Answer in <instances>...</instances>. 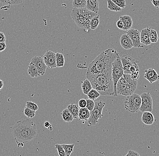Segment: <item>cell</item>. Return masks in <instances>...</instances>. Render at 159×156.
I'll list each match as a JSON object with an SVG mask.
<instances>
[{
  "instance_id": "cell-33",
  "label": "cell",
  "mask_w": 159,
  "mask_h": 156,
  "mask_svg": "<svg viewBox=\"0 0 159 156\" xmlns=\"http://www.w3.org/2000/svg\"><path fill=\"white\" fill-rule=\"evenodd\" d=\"M24 114L28 118H33L35 116L36 112L33 110L30 109L25 107L24 111Z\"/></svg>"
},
{
  "instance_id": "cell-29",
  "label": "cell",
  "mask_w": 159,
  "mask_h": 156,
  "mask_svg": "<svg viewBox=\"0 0 159 156\" xmlns=\"http://www.w3.org/2000/svg\"><path fill=\"white\" fill-rule=\"evenodd\" d=\"M149 37L151 43H156L158 41L159 38L157 32L156 30L153 29H151Z\"/></svg>"
},
{
  "instance_id": "cell-23",
  "label": "cell",
  "mask_w": 159,
  "mask_h": 156,
  "mask_svg": "<svg viewBox=\"0 0 159 156\" xmlns=\"http://www.w3.org/2000/svg\"><path fill=\"white\" fill-rule=\"evenodd\" d=\"M61 115L64 121L68 123L71 122L74 119L68 108L63 110V112L61 113Z\"/></svg>"
},
{
  "instance_id": "cell-40",
  "label": "cell",
  "mask_w": 159,
  "mask_h": 156,
  "mask_svg": "<svg viewBox=\"0 0 159 156\" xmlns=\"http://www.w3.org/2000/svg\"><path fill=\"white\" fill-rule=\"evenodd\" d=\"M125 156H141L138 152L134 150H128V153Z\"/></svg>"
},
{
  "instance_id": "cell-18",
  "label": "cell",
  "mask_w": 159,
  "mask_h": 156,
  "mask_svg": "<svg viewBox=\"0 0 159 156\" xmlns=\"http://www.w3.org/2000/svg\"><path fill=\"white\" fill-rule=\"evenodd\" d=\"M142 120L145 125H150L154 123L155 121V118L151 112H145L142 114Z\"/></svg>"
},
{
  "instance_id": "cell-21",
  "label": "cell",
  "mask_w": 159,
  "mask_h": 156,
  "mask_svg": "<svg viewBox=\"0 0 159 156\" xmlns=\"http://www.w3.org/2000/svg\"><path fill=\"white\" fill-rule=\"evenodd\" d=\"M27 71L29 76L32 78H35L40 76L38 69L35 67V65L32 63H30L28 66Z\"/></svg>"
},
{
  "instance_id": "cell-1",
  "label": "cell",
  "mask_w": 159,
  "mask_h": 156,
  "mask_svg": "<svg viewBox=\"0 0 159 156\" xmlns=\"http://www.w3.org/2000/svg\"><path fill=\"white\" fill-rule=\"evenodd\" d=\"M12 134L18 144L23 146L36 138L38 136V130L36 124L29 118L18 120L12 127Z\"/></svg>"
},
{
  "instance_id": "cell-5",
  "label": "cell",
  "mask_w": 159,
  "mask_h": 156,
  "mask_svg": "<svg viewBox=\"0 0 159 156\" xmlns=\"http://www.w3.org/2000/svg\"><path fill=\"white\" fill-rule=\"evenodd\" d=\"M137 86L138 81L133 80L131 74H124L117 84V93L118 94L128 96L134 94Z\"/></svg>"
},
{
  "instance_id": "cell-8",
  "label": "cell",
  "mask_w": 159,
  "mask_h": 156,
  "mask_svg": "<svg viewBox=\"0 0 159 156\" xmlns=\"http://www.w3.org/2000/svg\"><path fill=\"white\" fill-rule=\"evenodd\" d=\"M106 103L102 100L96 101L95 106L92 111L90 112V116L88 120V126H95L99 119L103 116L102 112Z\"/></svg>"
},
{
  "instance_id": "cell-19",
  "label": "cell",
  "mask_w": 159,
  "mask_h": 156,
  "mask_svg": "<svg viewBox=\"0 0 159 156\" xmlns=\"http://www.w3.org/2000/svg\"><path fill=\"white\" fill-rule=\"evenodd\" d=\"M119 19H120L123 22L124 24V28L123 30L124 31H128L131 29L133 25V21L131 16L124 15L123 16H121Z\"/></svg>"
},
{
  "instance_id": "cell-47",
  "label": "cell",
  "mask_w": 159,
  "mask_h": 156,
  "mask_svg": "<svg viewBox=\"0 0 159 156\" xmlns=\"http://www.w3.org/2000/svg\"></svg>"
},
{
  "instance_id": "cell-16",
  "label": "cell",
  "mask_w": 159,
  "mask_h": 156,
  "mask_svg": "<svg viewBox=\"0 0 159 156\" xmlns=\"http://www.w3.org/2000/svg\"><path fill=\"white\" fill-rule=\"evenodd\" d=\"M121 45L125 49H131L134 47L133 42L127 33L122 35L120 39Z\"/></svg>"
},
{
  "instance_id": "cell-32",
  "label": "cell",
  "mask_w": 159,
  "mask_h": 156,
  "mask_svg": "<svg viewBox=\"0 0 159 156\" xmlns=\"http://www.w3.org/2000/svg\"><path fill=\"white\" fill-rule=\"evenodd\" d=\"M88 98L91 100H95L96 99L99 97L100 96L99 93L95 90V89H92L87 94Z\"/></svg>"
},
{
  "instance_id": "cell-9",
  "label": "cell",
  "mask_w": 159,
  "mask_h": 156,
  "mask_svg": "<svg viewBox=\"0 0 159 156\" xmlns=\"http://www.w3.org/2000/svg\"><path fill=\"white\" fill-rule=\"evenodd\" d=\"M142 104L139 111L142 113L145 112H151L153 110V101L149 93H143L141 95Z\"/></svg>"
},
{
  "instance_id": "cell-30",
  "label": "cell",
  "mask_w": 159,
  "mask_h": 156,
  "mask_svg": "<svg viewBox=\"0 0 159 156\" xmlns=\"http://www.w3.org/2000/svg\"><path fill=\"white\" fill-rule=\"evenodd\" d=\"M24 0H0V2L8 5H16L22 3Z\"/></svg>"
},
{
  "instance_id": "cell-41",
  "label": "cell",
  "mask_w": 159,
  "mask_h": 156,
  "mask_svg": "<svg viewBox=\"0 0 159 156\" xmlns=\"http://www.w3.org/2000/svg\"><path fill=\"white\" fill-rule=\"evenodd\" d=\"M117 27L118 28L120 29H122L123 30V28H124V24H123V22L122 21L119 19L116 23Z\"/></svg>"
},
{
  "instance_id": "cell-11",
  "label": "cell",
  "mask_w": 159,
  "mask_h": 156,
  "mask_svg": "<svg viewBox=\"0 0 159 156\" xmlns=\"http://www.w3.org/2000/svg\"><path fill=\"white\" fill-rule=\"evenodd\" d=\"M127 34L132 40L134 48H143L140 39V32L137 29H131L127 32Z\"/></svg>"
},
{
  "instance_id": "cell-31",
  "label": "cell",
  "mask_w": 159,
  "mask_h": 156,
  "mask_svg": "<svg viewBox=\"0 0 159 156\" xmlns=\"http://www.w3.org/2000/svg\"><path fill=\"white\" fill-rule=\"evenodd\" d=\"M62 145L64 148V150H65V153H66L67 156H70L72 153L73 151L75 144H63Z\"/></svg>"
},
{
  "instance_id": "cell-43",
  "label": "cell",
  "mask_w": 159,
  "mask_h": 156,
  "mask_svg": "<svg viewBox=\"0 0 159 156\" xmlns=\"http://www.w3.org/2000/svg\"><path fill=\"white\" fill-rule=\"evenodd\" d=\"M151 2L155 8H159V0H151Z\"/></svg>"
},
{
  "instance_id": "cell-27",
  "label": "cell",
  "mask_w": 159,
  "mask_h": 156,
  "mask_svg": "<svg viewBox=\"0 0 159 156\" xmlns=\"http://www.w3.org/2000/svg\"><path fill=\"white\" fill-rule=\"evenodd\" d=\"M100 23V20H99V15H98L97 16L94 17L91 20V23H90V29L95 30L96 29L99 25Z\"/></svg>"
},
{
  "instance_id": "cell-35",
  "label": "cell",
  "mask_w": 159,
  "mask_h": 156,
  "mask_svg": "<svg viewBox=\"0 0 159 156\" xmlns=\"http://www.w3.org/2000/svg\"><path fill=\"white\" fill-rule=\"evenodd\" d=\"M55 148L57 150L59 156H67V155L65 153V150H64L62 144H56L55 145Z\"/></svg>"
},
{
  "instance_id": "cell-26",
  "label": "cell",
  "mask_w": 159,
  "mask_h": 156,
  "mask_svg": "<svg viewBox=\"0 0 159 156\" xmlns=\"http://www.w3.org/2000/svg\"><path fill=\"white\" fill-rule=\"evenodd\" d=\"M72 4L74 8H86L87 0H73Z\"/></svg>"
},
{
  "instance_id": "cell-14",
  "label": "cell",
  "mask_w": 159,
  "mask_h": 156,
  "mask_svg": "<svg viewBox=\"0 0 159 156\" xmlns=\"http://www.w3.org/2000/svg\"><path fill=\"white\" fill-rule=\"evenodd\" d=\"M144 77L151 84L157 82L159 79V74L153 68H149L145 70Z\"/></svg>"
},
{
  "instance_id": "cell-38",
  "label": "cell",
  "mask_w": 159,
  "mask_h": 156,
  "mask_svg": "<svg viewBox=\"0 0 159 156\" xmlns=\"http://www.w3.org/2000/svg\"><path fill=\"white\" fill-rule=\"evenodd\" d=\"M131 78L134 80L138 81L139 78V70L136 71L131 74Z\"/></svg>"
},
{
  "instance_id": "cell-3",
  "label": "cell",
  "mask_w": 159,
  "mask_h": 156,
  "mask_svg": "<svg viewBox=\"0 0 159 156\" xmlns=\"http://www.w3.org/2000/svg\"><path fill=\"white\" fill-rule=\"evenodd\" d=\"M86 76L91 82L93 89L96 90L100 95L114 96V86L112 72L93 74L87 71Z\"/></svg>"
},
{
  "instance_id": "cell-36",
  "label": "cell",
  "mask_w": 159,
  "mask_h": 156,
  "mask_svg": "<svg viewBox=\"0 0 159 156\" xmlns=\"http://www.w3.org/2000/svg\"><path fill=\"white\" fill-rule=\"evenodd\" d=\"M87 106L86 108L88 109L90 112L92 111L94 108L95 106V102L93 100H91V99H87Z\"/></svg>"
},
{
  "instance_id": "cell-22",
  "label": "cell",
  "mask_w": 159,
  "mask_h": 156,
  "mask_svg": "<svg viewBox=\"0 0 159 156\" xmlns=\"http://www.w3.org/2000/svg\"><path fill=\"white\" fill-rule=\"evenodd\" d=\"M81 89L83 93L87 95L89 92L93 89L91 82L87 78L81 81Z\"/></svg>"
},
{
  "instance_id": "cell-13",
  "label": "cell",
  "mask_w": 159,
  "mask_h": 156,
  "mask_svg": "<svg viewBox=\"0 0 159 156\" xmlns=\"http://www.w3.org/2000/svg\"><path fill=\"white\" fill-rule=\"evenodd\" d=\"M30 63L34 64L37 68L40 76L45 75L47 67L42 57L38 55L34 56L31 59Z\"/></svg>"
},
{
  "instance_id": "cell-15",
  "label": "cell",
  "mask_w": 159,
  "mask_h": 156,
  "mask_svg": "<svg viewBox=\"0 0 159 156\" xmlns=\"http://www.w3.org/2000/svg\"><path fill=\"white\" fill-rule=\"evenodd\" d=\"M151 29V27H147L142 29L140 32L141 42L145 45L148 46L151 44L149 37Z\"/></svg>"
},
{
  "instance_id": "cell-34",
  "label": "cell",
  "mask_w": 159,
  "mask_h": 156,
  "mask_svg": "<svg viewBox=\"0 0 159 156\" xmlns=\"http://www.w3.org/2000/svg\"><path fill=\"white\" fill-rule=\"evenodd\" d=\"M26 107L30 109L35 111V112L39 109V107H38V105L34 102L31 101H27L26 103Z\"/></svg>"
},
{
  "instance_id": "cell-7",
  "label": "cell",
  "mask_w": 159,
  "mask_h": 156,
  "mask_svg": "<svg viewBox=\"0 0 159 156\" xmlns=\"http://www.w3.org/2000/svg\"><path fill=\"white\" fill-rule=\"evenodd\" d=\"M141 104V96L136 93L127 96L124 102L125 110L133 113L138 112L139 111Z\"/></svg>"
},
{
  "instance_id": "cell-42",
  "label": "cell",
  "mask_w": 159,
  "mask_h": 156,
  "mask_svg": "<svg viewBox=\"0 0 159 156\" xmlns=\"http://www.w3.org/2000/svg\"><path fill=\"white\" fill-rule=\"evenodd\" d=\"M6 41V37L3 32H0V43H5Z\"/></svg>"
},
{
  "instance_id": "cell-46",
  "label": "cell",
  "mask_w": 159,
  "mask_h": 156,
  "mask_svg": "<svg viewBox=\"0 0 159 156\" xmlns=\"http://www.w3.org/2000/svg\"><path fill=\"white\" fill-rule=\"evenodd\" d=\"M4 86V82L2 80L0 79V90L2 89Z\"/></svg>"
},
{
  "instance_id": "cell-6",
  "label": "cell",
  "mask_w": 159,
  "mask_h": 156,
  "mask_svg": "<svg viewBox=\"0 0 159 156\" xmlns=\"http://www.w3.org/2000/svg\"><path fill=\"white\" fill-rule=\"evenodd\" d=\"M124 74L121 57L119 56L112 63V77L114 83V96H117L118 95L116 91L117 84Z\"/></svg>"
},
{
  "instance_id": "cell-28",
  "label": "cell",
  "mask_w": 159,
  "mask_h": 156,
  "mask_svg": "<svg viewBox=\"0 0 159 156\" xmlns=\"http://www.w3.org/2000/svg\"><path fill=\"white\" fill-rule=\"evenodd\" d=\"M107 2L108 4V8L111 11L116 12L121 11L122 9L118 7L112 0H107Z\"/></svg>"
},
{
  "instance_id": "cell-12",
  "label": "cell",
  "mask_w": 159,
  "mask_h": 156,
  "mask_svg": "<svg viewBox=\"0 0 159 156\" xmlns=\"http://www.w3.org/2000/svg\"><path fill=\"white\" fill-rule=\"evenodd\" d=\"M43 58L48 67L51 69L56 67V53L51 51H47Z\"/></svg>"
},
{
  "instance_id": "cell-39",
  "label": "cell",
  "mask_w": 159,
  "mask_h": 156,
  "mask_svg": "<svg viewBox=\"0 0 159 156\" xmlns=\"http://www.w3.org/2000/svg\"><path fill=\"white\" fill-rule=\"evenodd\" d=\"M78 106L80 108H86L87 106V100L85 99H81L78 102Z\"/></svg>"
},
{
  "instance_id": "cell-24",
  "label": "cell",
  "mask_w": 159,
  "mask_h": 156,
  "mask_svg": "<svg viewBox=\"0 0 159 156\" xmlns=\"http://www.w3.org/2000/svg\"><path fill=\"white\" fill-rule=\"evenodd\" d=\"M67 108L71 113L74 118H78L80 110L79 107L78 105L75 104H70L68 106Z\"/></svg>"
},
{
  "instance_id": "cell-20",
  "label": "cell",
  "mask_w": 159,
  "mask_h": 156,
  "mask_svg": "<svg viewBox=\"0 0 159 156\" xmlns=\"http://www.w3.org/2000/svg\"><path fill=\"white\" fill-rule=\"evenodd\" d=\"M90 116V111L87 108H80L79 110L78 118L82 121H87Z\"/></svg>"
},
{
  "instance_id": "cell-10",
  "label": "cell",
  "mask_w": 159,
  "mask_h": 156,
  "mask_svg": "<svg viewBox=\"0 0 159 156\" xmlns=\"http://www.w3.org/2000/svg\"><path fill=\"white\" fill-rule=\"evenodd\" d=\"M122 63L123 67L124 74H131L130 69L132 66L136 64L139 63L138 61L130 56L126 55H122L121 57Z\"/></svg>"
},
{
  "instance_id": "cell-45",
  "label": "cell",
  "mask_w": 159,
  "mask_h": 156,
  "mask_svg": "<svg viewBox=\"0 0 159 156\" xmlns=\"http://www.w3.org/2000/svg\"><path fill=\"white\" fill-rule=\"evenodd\" d=\"M44 125H45V127L46 128H48V129L52 126L51 124V123L49 122L48 121H46Z\"/></svg>"
},
{
  "instance_id": "cell-25",
  "label": "cell",
  "mask_w": 159,
  "mask_h": 156,
  "mask_svg": "<svg viewBox=\"0 0 159 156\" xmlns=\"http://www.w3.org/2000/svg\"><path fill=\"white\" fill-rule=\"evenodd\" d=\"M56 67H62L65 65V58L64 54L57 52L56 53Z\"/></svg>"
},
{
  "instance_id": "cell-2",
  "label": "cell",
  "mask_w": 159,
  "mask_h": 156,
  "mask_svg": "<svg viewBox=\"0 0 159 156\" xmlns=\"http://www.w3.org/2000/svg\"><path fill=\"white\" fill-rule=\"evenodd\" d=\"M119 56V53L114 49L106 50L91 62L87 71L93 74L112 72V63Z\"/></svg>"
},
{
  "instance_id": "cell-44",
  "label": "cell",
  "mask_w": 159,
  "mask_h": 156,
  "mask_svg": "<svg viewBox=\"0 0 159 156\" xmlns=\"http://www.w3.org/2000/svg\"><path fill=\"white\" fill-rule=\"evenodd\" d=\"M6 42L5 43H0V52L3 51L6 49Z\"/></svg>"
},
{
  "instance_id": "cell-37",
  "label": "cell",
  "mask_w": 159,
  "mask_h": 156,
  "mask_svg": "<svg viewBox=\"0 0 159 156\" xmlns=\"http://www.w3.org/2000/svg\"><path fill=\"white\" fill-rule=\"evenodd\" d=\"M116 5L122 9L126 7V1L125 0H112Z\"/></svg>"
},
{
  "instance_id": "cell-4",
  "label": "cell",
  "mask_w": 159,
  "mask_h": 156,
  "mask_svg": "<svg viewBox=\"0 0 159 156\" xmlns=\"http://www.w3.org/2000/svg\"><path fill=\"white\" fill-rule=\"evenodd\" d=\"M98 15V13L91 12L86 8H73L71 16L77 26L88 32L90 29L91 20Z\"/></svg>"
},
{
  "instance_id": "cell-17",
  "label": "cell",
  "mask_w": 159,
  "mask_h": 156,
  "mask_svg": "<svg viewBox=\"0 0 159 156\" xmlns=\"http://www.w3.org/2000/svg\"><path fill=\"white\" fill-rule=\"evenodd\" d=\"M86 8L91 12L98 13L99 10V0H87Z\"/></svg>"
}]
</instances>
